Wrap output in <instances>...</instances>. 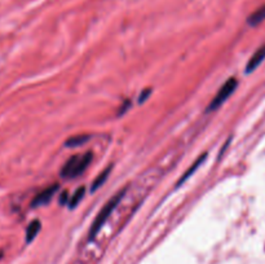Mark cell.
<instances>
[{
  "instance_id": "30bf717a",
  "label": "cell",
  "mask_w": 265,
  "mask_h": 264,
  "mask_svg": "<svg viewBox=\"0 0 265 264\" xmlns=\"http://www.w3.org/2000/svg\"><path fill=\"white\" fill-rule=\"evenodd\" d=\"M91 136L90 135H75V136L70 137V139H67L65 143L66 147H71V148H75V147H79V145L86 144L87 141L90 140Z\"/></svg>"
},
{
  "instance_id": "7c38bea8",
  "label": "cell",
  "mask_w": 265,
  "mask_h": 264,
  "mask_svg": "<svg viewBox=\"0 0 265 264\" xmlns=\"http://www.w3.org/2000/svg\"><path fill=\"white\" fill-rule=\"evenodd\" d=\"M150 93H152V91H150V89H145L144 92H142L141 95H140V97H138V103H144L145 100L148 99Z\"/></svg>"
},
{
  "instance_id": "ba28073f",
  "label": "cell",
  "mask_w": 265,
  "mask_h": 264,
  "mask_svg": "<svg viewBox=\"0 0 265 264\" xmlns=\"http://www.w3.org/2000/svg\"><path fill=\"white\" fill-rule=\"evenodd\" d=\"M264 20H265V4L262 5L260 8H258V9L248 17L247 22L251 25V26H256V25L262 24Z\"/></svg>"
},
{
  "instance_id": "7a4b0ae2",
  "label": "cell",
  "mask_w": 265,
  "mask_h": 264,
  "mask_svg": "<svg viewBox=\"0 0 265 264\" xmlns=\"http://www.w3.org/2000/svg\"><path fill=\"white\" fill-rule=\"evenodd\" d=\"M92 153L91 151H86L83 154H76L70 157L64 167L61 168V176L64 179H74L78 178L86 171L88 166L92 162Z\"/></svg>"
},
{
  "instance_id": "4fadbf2b",
  "label": "cell",
  "mask_w": 265,
  "mask_h": 264,
  "mask_svg": "<svg viewBox=\"0 0 265 264\" xmlns=\"http://www.w3.org/2000/svg\"><path fill=\"white\" fill-rule=\"evenodd\" d=\"M66 199H67V192H64L62 193V196L60 197V203H61V205H64V203L66 202Z\"/></svg>"
},
{
  "instance_id": "52a82bcc",
  "label": "cell",
  "mask_w": 265,
  "mask_h": 264,
  "mask_svg": "<svg viewBox=\"0 0 265 264\" xmlns=\"http://www.w3.org/2000/svg\"><path fill=\"white\" fill-rule=\"evenodd\" d=\"M110 171H111V166H107V167L105 168L102 172H100V175L97 176V178L93 180L92 187H91V190H92V192H95V190H97V189L100 188V187L103 186V183L106 182L107 178H109V174H110Z\"/></svg>"
},
{
  "instance_id": "8fae6325",
  "label": "cell",
  "mask_w": 265,
  "mask_h": 264,
  "mask_svg": "<svg viewBox=\"0 0 265 264\" xmlns=\"http://www.w3.org/2000/svg\"><path fill=\"white\" fill-rule=\"evenodd\" d=\"M84 192H86V188L84 187H80L74 192V194H71V198L69 201V206L70 209H75L76 206L79 205V202L83 199L84 197Z\"/></svg>"
},
{
  "instance_id": "8992f818",
  "label": "cell",
  "mask_w": 265,
  "mask_h": 264,
  "mask_svg": "<svg viewBox=\"0 0 265 264\" xmlns=\"http://www.w3.org/2000/svg\"><path fill=\"white\" fill-rule=\"evenodd\" d=\"M207 157H208V154H207V153H202V154H200L199 157L197 158V161H194L193 165L190 166V167L188 168V170H186L185 172H184L183 175H181V178L179 179V182H177V187L183 186L184 183H185L186 180H188V179L190 178V176L193 175V174H196L197 170H198V168H199L200 166H202V163H203V162L206 161Z\"/></svg>"
},
{
  "instance_id": "3957f363",
  "label": "cell",
  "mask_w": 265,
  "mask_h": 264,
  "mask_svg": "<svg viewBox=\"0 0 265 264\" xmlns=\"http://www.w3.org/2000/svg\"><path fill=\"white\" fill-rule=\"evenodd\" d=\"M237 87H238L237 79L235 78L228 79L227 82L219 88L216 95H215V96L212 97V100L210 101V104H208V107H207L206 109L207 113H211V112H215V110L219 109V108H220L221 105H223V104H224L225 101L234 93Z\"/></svg>"
},
{
  "instance_id": "9c48e42d",
  "label": "cell",
  "mask_w": 265,
  "mask_h": 264,
  "mask_svg": "<svg viewBox=\"0 0 265 264\" xmlns=\"http://www.w3.org/2000/svg\"><path fill=\"white\" fill-rule=\"evenodd\" d=\"M41 224L39 220H34V222H31V223L29 224L28 229H26V242H28V244L38 236Z\"/></svg>"
},
{
  "instance_id": "6da1fadb",
  "label": "cell",
  "mask_w": 265,
  "mask_h": 264,
  "mask_svg": "<svg viewBox=\"0 0 265 264\" xmlns=\"http://www.w3.org/2000/svg\"><path fill=\"white\" fill-rule=\"evenodd\" d=\"M126 192H127V188L119 190V192H118L115 196L111 197V198L103 205L102 209L99 211V214L96 215V218H95L92 226H91L90 228V233H88V238H90V240H93V238L99 234V232H100L101 228L105 226V223H106L107 219L110 218V215L113 214L114 210L117 209V206L121 203V201L123 199Z\"/></svg>"
},
{
  "instance_id": "277c9868",
  "label": "cell",
  "mask_w": 265,
  "mask_h": 264,
  "mask_svg": "<svg viewBox=\"0 0 265 264\" xmlns=\"http://www.w3.org/2000/svg\"><path fill=\"white\" fill-rule=\"evenodd\" d=\"M57 190H59V184H53V186H49L45 189H43L31 201V207H39V206L47 205L52 199V197L55 196Z\"/></svg>"
},
{
  "instance_id": "9a60e30c",
  "label": "cell",
  "mask_w": 265,
  "mask_h": 264,
  "mask_svg": "<svg viewBox=\"0 0 265 264\" xmlns=\"http://www.w3.org/2000/svg\"><path fill=\"white\" fill-rule=\"evenodd\" d=\"M0 258H1V253H0Z\"/></svg>"
},
{
  "instance_id": "5b68a950",
  "label": "cell",
  "mask_w": 265,
  "mask_h": 264,
  "mask_svg": "<svg viewBox=\"0 0 265 264\" xmlns=\"http://www.w3.org/2000/svg\"><path fill=\"white\" fill-rule=\"evenodd\" d=\"M264 60H265V45H263V47L256 49L255 53L250 57L247 65H246V73L250 74V73H252L254 70H256L259 66L262 65Z\"/></svg>"
},
{
  "instance_id": "5bb4252c",
  "label": "cell",
  "mask_w": 265,
  "mask_h": 264,
  "mask_svg": "<svg viewBox=\"0 0 265 264\" xmlns=\"http://www.w3.org/2000/svg\"><path fill=\"white\" fill-rule=\"evenodd\" d=\"M74 264H86V263H84V262H83V261H76Z\"/></svg>"
}]
</instances>
